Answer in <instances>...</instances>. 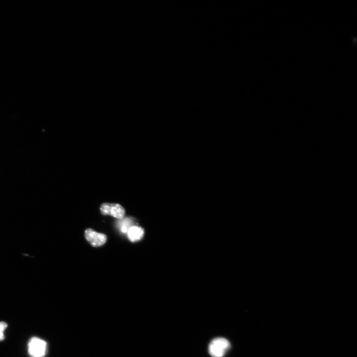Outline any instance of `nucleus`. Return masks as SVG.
Instances as JSON below:
<instances>
[{
	"label": "nucleus",
	"mask_w": 357,
	"mask_h": 357,
	"mask_svg": "<svg viewBox=\"0 0 357 357\" xmlns=\"http://www.w3.org/2000/svg\"><path fill=\"white\" fill-rule=\"evenodd\" d=\"M229 341L222 338L213 340L208 346V352L213 357H223L230 348Z\"/></svg>",
	"instance_id": "nucleus-1"
},
{
	"label": "nucleus",
	"mask_w": 357,
	"mask_h": 357,
	"mask_svg": "<svg viewBox=\"0 0 357 357\" xmlns=\"http://www.w3.org/2000/svg\"><path fill=\"white\" fill-rule=\"evenodd\" d=\"M102 215L111 216L117 219H122L125 215V209L118 203H103L100 207Z\"/></svg>",
	"instance_id": "nucleus-3"
},
{
	"label": "nucleus",
	"mask_w": 357,
	"mask_h": 357,
	"mask_svg": "<svg viewBox=\"0 0 357 357\" xmlns=\"http://www.w3.org/2000/svg\"><path fill=\"white\" fill-rule=\"evenodd\" d=\"M132 218L131 217H126L120 222V229L123 233H127L129 228L133 226L132 225L134 221Z\"/></svg>",
	"instance_id": "nucleus-6"
},
{
	"label": "nucleus",
	"mask_w": 357,
	"mask_h": 357,
	"mask_svg": "<svg viewBox=\"0 0 357 357\" xmlns=\"http://www.w3.org/2000/svg\"><path fill=\"white\" fill-rule=\"evenodd\" d=\"M47 347L45 341L34 337L29 343V353L31 357H44L47 352Z\"/></svg>",
	"instance_id": "nucleus-2"
},
{
	"label": "nucleus",
	"mask_w": 357,
	"mask_h": 357,
	"mask_svg": "<svg viewBox=\"0 0 357 357\" xmlns=\"http://www.w3.org/2000/svg\"><path fill=\"white\" fill-rule=\"evenodd\" d=\"M8 326V325L5 322H0V341L5 339L4 332Z\"/></svg>",
	"instance_id": "nucleus-7"
},
{
	"label": "nucleus",
	"mask_w": 357,
	"mask_h": 357,
	"mask_svg": "<svg viewBox=\"0 0 357 357\" xmlns=\"http://www.w3.org/2000/svg\"><path fill=\"white\" fill-rule=\"evenodd\" d=\"M85 236L89 243L94 247H100L107 242V235L99 233L92 229H87L85 231Z\"/></svg>",
	"instance_id": "nucleus-4"
},
{
	"label": "nucleus",
	"mask_w": 357,
	"mask_h": 357,
	"mask_svg": "<svg viewBox=\"0 0 357 357\" xmlns=\"http://www.w3.org/2000/svg\"><path fill=\"white\" fill-rule=\"evenodd\" d=\"M127 233L129 240L132 242H136L142 239L144 230L141 227L133 226L129 228Z\"/></svg>",
	"instance_id": "nucleus-5"
}]
</instances>
